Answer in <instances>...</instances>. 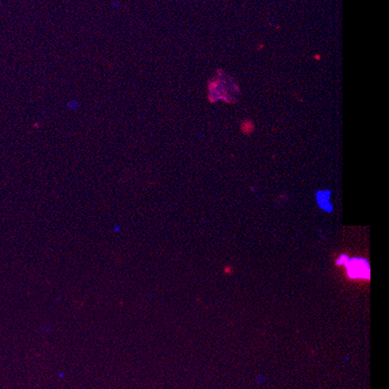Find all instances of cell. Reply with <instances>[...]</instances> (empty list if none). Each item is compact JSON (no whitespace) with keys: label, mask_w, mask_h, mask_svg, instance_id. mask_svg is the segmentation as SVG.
I'll return each mask as SVG.
<instances>
[{"label":"cell","mask_w":389,"mask_h":389,"mask_svg":"<svg viewBox=\"0 0 389 389\" xmlns=\"http://www.w3.org/2000/svg\"><path fill=\"white\" fill-rule=\"evenodd\" d=\"M266 381V376L263 374H259L256 376L255 378V383L260 385V384H263V383H265Z\"/></svg>","instance_id":"7a4b0ae2"},{"label":"cell","mask_w":389,"mask_h":389,"mask_svg":"<svg viewBox=\"0 0 389 389\" xmlns=\"http://www.w3.org/2000/svg\"><path fill=\"white\" fill-rule=\"evenodd\" d=\"M346 264V263H345ZM349 276L352 277H366L369 276V267L366 262L362 260H355L349 261L346 264Z\"/></svg>","instance_id":"6da1fadb"}]
</instances>
